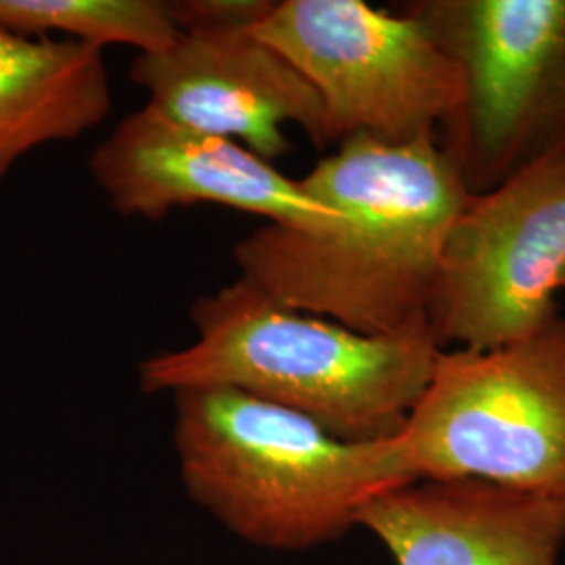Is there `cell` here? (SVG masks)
<instances>
[{"instance_id": "6da1fadb", "label": "cell", "mask_w": 565, "mask_h": 565, "mask_svg": "<svg viewBox=\"0 0 565 565\" xmlns=\"http://www.w3.org/2000/svg\"><path fill=\"white\" fill-rule=\"evenodd\" d=\"M300 184L342 221L321 231L264 224L233 247L239 277L364 335L431 329L446 242L473 195L448 151L436 139L354 135Z\"/></svg>"}, {"instance_id": "7a4b0ae2", "label": "cell", "mask_w": 565, "mask_h": 565, "mask_svg": "<svg viewBox=\"0 0 565 565\" xmlns=\"http://www.w3.org/2000/svg\"><path fill=\"white\" fill-rule=\"evenodd\" d=\"M195 342L139 363L145 394L228 387L345 443L396 438L445 350L434 329L364 335L273 302L245 279L191 308Z\"/></svg>"}, {"instance_id": "3957f363", "label": "cell", "mask_w": 565, "mask_h": 565, "mask_svg": "<svg viewBox=\"0 0 565 565\" xmlns=\"http://www.w3.org/2000/svg\"><path fill=\"white\" fill-rule=\"evenodd\" d=\"M186 497L243 543L300 553L340 541L387 490L419 482L396 438L345 443L228 387L172 394Z\"/></svg>"}, {"instance_id": "277c9868", "label": "cell", "mask_w": 565, "mask_h": 565, "mask_svg": "<svg viewBox=\"0 0 565 565\" xmlns=\"http://www.w3.org/2000/svg\"><path fill=\"white\" fill-rule=\"evenodd\" d=\"M417 480H482L565 505V317L443 350L398 434Z\"/></svg>"}, {"instance_id": "5b68a950", "label": "cell", "mask_w": 565, "mask_h": 565, "mask_svg": "<svg viewBox=\"0 0 565 565\" xmlns=\"http://www.w3.org/2000/svg\"><path fill=\"white\" fill-rule=\"evenodd\" d=\"M254 34L289 61L323 105L333 142L436 139L463 109L459 63L411 11L363 0H282Z\"/></svg>"}, {"instance_id": "8992f818", "label": "cell", "mask_w": 565, "mask_h": 565, "mask_svg": "<svg viewBox=\"0 0 565 565\" xmlns=\"http://www.w3.org/2000/svg\"><path fill=\"white\" fill-rule=\"evenodd\" d=\"M565 277V139L473 193L446 242L431 329L486 350L555 317Z\"/></svg>"}, {"instance_id": "52a82bcc", "label": "cell", "mask_w": 565, "mask_h": 565, "mask_svg": "<svg viewBox=\"0 0 565 565\" xmlns=\"http://www.w3.org/2000/svg\"><path fill=\"white\" fill-rule=\"evenodd\" d=\"M461 67L457 163L497 184L565 139V0H436L408 9Z\"/></svg>"}, {"instance_id": "ba28073f", "label": "cell", "mask_w": 565, "mask_h": 565, "mask_svg": "<svg viewBox=\"0 0 565 565\" xmlns=\"http://www.w3.org/2000/svg\"><path fill=\"white\" fill-rule=\"evenodd\" d=\"M130 74L166 120L239 142L266 162L289 149L285 124L317 147L333 142L319 95L252 25L182 30L168 49L141 53Z\"/></svg>"}, {"instance_id": "9c48e42d", "label": "cell", "mask_w": 565, "mask_h": 565, "mask_svg": "<svg viewBox=\"0 0 565 565\" xmlns=\"http://www.w3.org/2000/svg\"><path fill=\"white\" fill-rule=\"evenodd\" d=\"M90 172L124 216L158 221L177 207L216 203L291 228L342 221L247 147L166 120L147 103L95 149Z\"/></svg>"}, {"instance_id": "30bf717a", "label": "cell", "mask_w": 565, "mask_h": 565, "mask_svg": "<svg viewBox=\"0 0 565 565\" xmlns=\"http://www.w3.org/2000/svg\"><path fill=\"white\" fill-rule=\"evenodd\" d=\"M359 525L396 565H559L565 505L482 480H419L371 499Z\"/></svg>"}, {"instance_id": "8fae6325", "label": "cell", "mask_w": 565, "mask_h": 565, "mask_svg": "<svg viewBox=\"0 0 565 565\" xmlns=\"http://www.w3.org/2000/svg\"><path fill=\"white\" fill-rule=\"evenodd\" d=\"M111 105L103 49L0 28V181L32 149L99 126Z\"/></svg>"}, {"instance_id": "7c38bea8", "label": "cell", "mask_w": 565, "mask_h": 565, "mask_svg": "<svg viewBox=\"0 0 565 565\" xmlns=\"http://www.w3.org/2000/svg\"><path fill=\"white\" fill-rule=\"evenodd\" d=\"M0 28L23 36L53 32L105 49H168L181 34L170 2L162 0H0Z\"/></svg>"}, {"instance_id": "4fadbf2b", "label": "cell", "mask_w": 565, "mask_h": 565, "mask_svg": "<svg viewBox=\"0 0 565 565\" xmlns=\"http://www.w3.org/2000/svg\"><path fill=\"white\" fill-rule=\"evenodd\" d=\"M273 0H182L170 2L179 30L256 25L273 9Z\"/></svg>"}, {"instance_id": "5bb4252c", "label": "cell", "mask_w": 565, "mask_h": 565, "mask_svg": "<svg viewBox=\"0 0 565 565\" xmlns=\"http://www.w3.org/2000/svg\"><path fill=\"white\" fill-rule=\"evenodd\" d=\"M562 289H565V277H564V281H562Z\"/></svg>"}]
</instances>
